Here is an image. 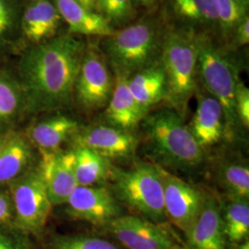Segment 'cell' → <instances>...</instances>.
Wrapping results in <instances>:
<instances>
[{
	"label": "cell",
	"instance_id": "6da1fadb",
	"mask_svg": "<svg viewBox=\"0 0 249 249\" xmlns=\"http://www.w3.org/2000/svg\"><path fill=\"white\" fill-rule=\"evenodd\" d=\"M86 48L85 43L72 34L27 47L17 71L27 114L54 112L71 105Z\"/></svg>",
	"mask_w": 249,
	"mask_h": 249
},
{
	"label": "cell",
	"instance_id": "7a4b0ae2",
	"mask_svg": "<svg viewBox=\"0 0 249 249\" xmlns=\"http://www.w3.org/2000/svg\"><path fill=\"white\" fill-rule=\"evenodd\" d=\"M143 133L148 150L160 162L174 169L195 170L204 162V150L173 108L160 109L143 119Z\"/></svg>",
	"mask_w": 249,
	"mask_h": 249
},
{
	"label": "cell",
	"instance_id": "3957f363",
	"mask_svg": "<svg viewBox=\"0 0 249 249\" xmlns=\"http://www.w3.org/2000/svg\"><path fill=\"white\" fill-rule=\"evenodd\" d=\"M197 64L196 72L205 89L223 108L225 120V138L232 141L240 127L235 112V90L238 69L231 56L206 35H195Z\"/></svg>",
	"mask_w": 249,
	"mask_h": 249
},
{
	"label": "cell",
	"instance_id": "277c9868",
	"mask_svg": "<svg viewBox=\"0 0 249 249\" xmlns=\"http://www.w3.org/2000/svg\"><path fill=\"white\" fill-rule=\"evenodd\" d=\"M109 182V188L120 204L130 208L152 223L164 225L168 222L157 164L140 162L127 170L115 167Z\"/></svg>",
	"mask_w": 249,
	"mask_h": 249
},
{
	"label": "cell",
	"instance_id": "5b68a950",
	"mask_svg": "<svg viewBox=\"0 0 249 249\" xmlns=\"http://www.w3.org/2000/svg\"><path fill=\"white\" fill-rule=\"evenodd\" d=\"M160 64L166 77L167 96L171 108L180 116L196 89V53L195 34L186 31L170 32L161 45Z\"/></svg>",
	"mask_w": 249,
	"mask_h": 249
},
{
	"label": "cell",
	"instance_id": "8992f818",
	"mask_svg": "<svg viewBox=\"0 0 249 249\" xmlns=\"http://www.w3.org/2000/svg\"><path fill=\"white\" fill-rule=\"evenodd\" d=\"M160 44L154 25L142 21L106 37L104 49L114 71L129 77L156 63Z\"/></svg>",
	"mask_w": 249,
	"mask_h": 249
},
{
	"label": "cell",
	"instance_id": "52a82bcc",
	"mask_svg": "<svg viewBox=\"0 0 249 249\" xmlns=\"http://www.w3.org/2000/svg\"><path fill=\"white\" fill-rule=\"evenodd\" d=\"M9 186L14 225L28 234H40L45 229L53 205L39 170H29Z\"/></svg>",
	"mask_w": 249,
	"mask_h": 249
},
{
	"label": "cell",
	"instance_id": "ba28073f",
	"mask_svg": "<svg viewBox=\"0 0 249 249\" xmlns=\"http://www.w3.org/2000/svg\"><path fill=\"white\" fill-rule=\"evenodd\" d=\"M115 79L102 55L86 48L74 84L73 99L83 110L106 108L112 95Z\"/></svg>",
	"mask_w": 249,
	"mask_h": 249
},
{
	"label": "cell",
	"instance_id": "9c48e42d",
	"mask_svg": "<svg viewBox=\"0 0 249 249\" xmlns=\"http://www.w3.org/2000/svg\"><path fill=\"white\" fill-rule=\"evenodd\" d=\"M124 249H177L182 245L164 228L141 216L122 215L104 227Z\"/></svg>",
	"mask_w": 249,
	"mask_h": 249
},
{
	"label": "cell",
	"instance_id": "30bf717a",
	"mask_svg": "<svg viewBox=\"0 0 249 249\" xmlns=\"http://www.w3.org/2000/svg\"><path fill=\"white\" fill-rule=\"evenodd\" d=\"M157 166L162 182L167 221L186 235L201 211L204 193L160 165Z\"/></svg>",
	"mask_w": 249,
	"mask_h": 249
},
{
	"label": "cell",
	"instance_id": "8fae6325",
	"mask_svg": "<svg viewBox=\"0 0 249 249\" xmlns=\"http://www.w3.org/2000/svg\"><path fill=\"white\" fill-rule=\"evenodd\" d=\"M66 213L73 220L105 227L124 215L121 204L109 187H78L67 201Z\"/></svg>",
	"mask_w": 249,
	"mask_h": 249
},
{
	"label": "cell",
	"instance_id": "7c38bea8",
	"mask_svg": "<svg viewBox=\"0 0 249 249\" xmlns=\"http://www.w3.org/2000/svg\"><path fill=\"white\" fill-rule=\"evenodd\" d=\"M38 170L53 206L66 204L79 187L75 175V154L71 151H40Z\"/></svg>",
	"mask_w": 249,
	"mask_h": 249
},
{
	"label": "cell",
	"instance_id": "4fadbf2b",
	"mask_svg": "<svg viewBox=\"0 0 249 249\" xmlns=\"http://www.w3.org/2000/svg\"><path fill=\"white\" fill-rule=\"evenodd\" d=\"M72 141L74 144L87 147L111 161L129 160L133 157L139 144V140L132 131L110 124L80 128Z\"/></svg>",
	"mask_w": 249,
	"mask_h": 249
},
{
	"label": "cell",
	"instance_id": "5bb4252c",
	"mask_svg": "<svg viewBox=\"0 0 249 249\" xmlns=\"http://www.w3.org/2000/svg\"><path fill=\"white\" fill-rule=\"evenodd\" d=\"M186 237L189 249H227L222 209L213 195L204 193L201 211Z\"/></svg>",
	"mask_w": 249,
	"mask_h": 249
},
{
	"label": "cell",
	"instance_id": "9a60e30c",
	"mask_svg": "<svg viewBox=\"0 0 249 249\" xmlns=\"http://www.w3.org/2000/svg\"><path fill=\"white\" fill-rule=\"evenodd\" d=\"M62 18L51 0H32L22 9L21 40L39 45L57 36Z\"/></svg>",
	"mask_w": 249,
	"mask_h": 249
},
{
	"label": "cell",
	"instance_id": "2e32d148",
	"mask_svg": "<svg viewBox=\"0 0 249 249\" xmlns=\"http://www.w3.org/2000/svg\"><path fill=\"white\" fill-rule=\"evenodd\" d=\"M128 76L115 72L112 95L106 107L107 123L120 129L133 131L142 124L148 112L134 98L127 84Z\"/></svg>",
	"mask_w": 249,
	"mask_h": 249
},
{
	"label": "cell",
	"instance_id": "e0dca14e",
	"mask_svg": "<svg viewBox=\"0 0 249 249\" xmlns=\"http://www.w3.org/2000/svg\"><path fill=\"white\" fill-rule=\"evenodd\" d=\"M188 128L203 150L220 142L225 138V120L219 102L210 94H198L196 112Z\"/></svg>",
	"mask_w": 249,
	"mask_h": 249
},
{
	"label": "cell",
	"instance_id": "ac0fdd59",
	"mask_svg": "<svg viewBox=\"0 0 249 249\" xmlns=\"http://www.w3.org/2000/svg\"><path fill=\"white\" fill-rule=\"evenodd\" d=\"M79 123L71 116L55 114L33 124L26 134L39 151H56L79 132Z\"/></svg>",
	"mask_w": 249,
	"mask_h": 249
},
{
	"label": "cell",
	"instance_id": "d6986e66",
	"mask_svg": "<svg viewBox=\"0 0 249 249\" xmlns=\"http://www.w3.org/2000/svg\"><path fill=\"white\" fill-rule=\"evenodd\" d=\"M54 5L72 35L108 37L115 33L103 15L83 7L76 0H54Z\"/></svg>",
	"mask_w": 249,
	"mask_h": 249
},
{
	"label": "cell",
	"instance_id": "ffe728a7",
	"mask_svg": "<svg viewBox=\"0 0 249 249\" xmlns=\"http://www.w3.org/2000/svg\"><path fill=\"white\" fill-rule=\"evenodd\" d=\"M35 147L25 134L12 130L0 153V186H9L29 170L35 160Z\"/></svg>",
	"mask_w": 249,
	"mask_h": 249
},
{
	"label": "cell",
	"instance_id": "44dd1931",
	"mask_svg": "<svg viewBox=\"0 0 249 249\" xmlns=\"http://www.w3.org/2000/svg\"><path fill=\"white\" fill-rule=\"evenodd\" d=\"M128 88L134 98L147 111L167 96V82L160 62L154 63L127 79Z\"/></svg>",
	"mask_w": 249,
	"mask_h": 249
},
{
	"label": "cell",
	"instance_id": "7402d4cb",
	"mask_svg": "<svg viewBox=\"0 0 249 249\" xmlns=\"http://www.w3.org/2000/svg\"><path fill=\"white\" fill-rule=\"evenodd\" d=\"M75 154V175L79 187L103 186L109 182L116 166L112 161L87 147L73 146Z\"/></svg>",
	"mask_w": 249,
	"mask_h": 249
},
{
	"label": "cell",
	"instance_id": "603a6c76",
	"mask_svg": "<svg viewBox=\"0 0 249 249\" xmlns=\"http://www.w3.org/2000/svg\"><path fill=\"white\" fill-rule=\"evenodd\" d=\"M25 113V97L17 75L0 71V133L10 131L9 126Z\"/></svg>",
	"mask_w": 249,
	"mask_h": 249
},
{
	"label": "cell",
	"instance_id": "cb8c5ba5",
	"mask_svg": "<svg viewBox=\"0 0 249 249\" xmlns=\"http://www.w3.org/2000/svg\"><path fill=\"white\" fill-rule=\"evenodd\" d=\"M222 210L223 230L227 242L238 245L249 240V201L244 198L228 197Z\"/></svg>",
	"mask_w": 249,
	"mask_h": 249
},
{
	"label": "cell",
	"instance_id": "d4e9b609",
	"mask_svg": "<svg viewBox=\"0 0 249 249\" xmlns=\"http://www.w3.org/2000/svg\"><path fill=\"white\" fill-rule=\"evenodd\" d=\"M22 7L18 0H0V56L21 41Z\"/></svg>",
	"mask_w": 249,
	"mask_h": 249
},
{
	"label": "cell",
	"instance_id": "484cf974",
	"mask_svg": "<svg viewBox=\"0 0 249 249\" xmlns=\"http://www.w3.org/2000/svg\"><path fill=\"white\" fill-rule=\"evenodd\" d=\"M218 181L228 197H249V164L238 160H224L217 171Z\"/></svg>",
	"mask_w": 249,
	"mask_h": 249
},
{
	"label": "cell",
	"instance_id": "4316f807",
	"mask_svg": "<svg viewBox=\"0 0 249 249\" xmlns=\"http://www.w3.org/2000/svg\"><path fill=\"white\" fill-rule=\"evenodd\" d=\"M173 7L180 18L201 26H218L214 0H173Z\"/></svg>",
	"mask_w": 249,
	"mask_h": 249
},
{
	"label": "cell",
	"instance_id": "83f0119b",
	"mask_svg": "<svg viewBox=\"0 0 249 249\" xmlns=\"http://www.w3.org/2000/svg\"><path fill=\"white\" fill-rule=\"evenodd\" d=\"M46 249H124L116 241L86 233L59 234L50 240Z\"/></svg>",
	"mask_w": 249,
	"mask_h": 249
},
{
	"label": "cell",
	"instance_id": "f1b7e54d",
	"mask_svg": "<svg viewBox=\"0 0 249 249\" xmlns=\"http://www.w3.org/2000/svg\"><path fill=\"white\" fill-rule=\"evenodd\" d=\"M218 26L225 38L231 37L236 27L249 17V0H214Z\"/></svg>",
	"mask_w": 249,
	"mask_h": 249
},
{
	"label": "cell",
	"instance_id": "f546056e",
	"mask_svg": "<svg viewBox=\"0 0 249 249\" xmlns=\"http://www.w3.org/2000/svg\"><path fill=\"white\" fill-rule=\"evenodd\" d=\"M97 11L111 25H123L135 15L132 0H97Z\"/></svg>",
	"mask_w": 249,
	"mask_h": 249
},
{
	"label": "cell",
	"instance_id": "4dcf8cb0",
	"mask_svg": "<svg viewBox=\"0 0 249 249\" xmlns=\"http://www.w3.org/2000/svg\"><path fill=\"white\" fill-rule=\"evenodd\" d=\"M235 112L241 125L247 129L249 127V89L239 81L235 90Z\"/></svg>",
	"mask_w": 249,
	"mask_h": 249
},
{
	"label": "cell",
	"instance_id": "1f68e13d",
	"mask_svg": "<svg viewBox=\"0 0 249 249\" xmlns=\"http://www.w3.org/2000/svg\"><path fill=\"white\" fill-rule=\"evenodd\" d=\"M13 204L9 194L0 191V227L13 222Z\"/></svg>",
	"mask_w": 249,
	"mask_h": 249
},
{
	"label": "cell",
	"instance_id": "d6a6232c",
	"mask_svg": "<svg viewBox=\"0 0 249 249\" xmlns=\"http://www.w3.org/2000/svg\"><path fill=\"white\" fill-rule=\"evenodd\" d=\"M232 42L236 47L249 45V18H245L232 34Z\"/></svg>",
	"mask_w": 249,
	"mask_h": 249
},
{
	"label": "cell",
	"instance_id": "836d02e7",
	"mask_svg": "<svg viewBox=\"0 0 249 249\" xmlns=\"http://www.w3.org/2000/svg\"><path fill=\"white\" fill-rule=\"evenodd\" d=\"M0 249H28L26 246L23 248L21 244L13 238L8 231L0 227Z\"/></svg>",
	"mask_w": 249,
	"mask_h": 249
},
{
	"label": "cell",
	"instance_id": "e575fe53",
	"mask_svg": "<svg viewBox=\"0 0 249 249\" xmlns=\"http://www.w3.org/2000/svg\"><path fill=\"white\" fill-rule=\"evenodd\" d=\"M77 2H79L80 5H82L83 7L90 9L92 11L98 12L97 11V0H76Z\"/></svg>",
	"mask_w": 249,
	"mask_h": 249
},
{
	"label": "cell",
	"instance_id": "d590c367",
	"mask_svg": "<svg viewBox=\"0 0 249 249\" xmlns=\"http://www.w3.org/2000/svg\"><path fill=\"white\" fill-rule=\"evenodd\" d=\"M11 132H12V130L8 131V132H4V133H0V153H1L2 150L4 149L5 145L8 142Z\"/></svg>",
	"mask_w": 249,
	"mask_h": 249
},
{
	"label": "cell",
	"instance_id": "8d00e7d4",
	"mask_svg": "<svg viewBox=\"0 0 249 249\" xmlns=\"http://www.w3.org/2000/svg\"><path fill=\"white\" fill-rule=\"evenodd\" d=\"M133 1L138 4L146 6V7H150L154 3V0H133Z\"/></svg>",
	"mask_w": 249,
	"mask_h": 249
},
{
	"label": "cell",
	"instance_id": "74e56055",
	"mask_svg": "<svg viewBox=\"0 0 249 249\" xmlns=\"http://www.w3.org/2000/svg\"><path fill=\"white\" fill-rule=\"evenodd\" d=\"M233 249H249V240L245 241L241 244H238L235 246V248Z\"/></svg>",
	"mask_w": 249,
	"mask_h": 249
},
{
	"label": "cell",
	"instance_id": "f35d334b",
	"mask_svg": "<svg viewBox=\"0 0 249 249\" xmlns=\"http://www.w3.org/2000/svg\"><path fill=\"white\" fill-rule=\"evenodd\" d=\"M188 249V248H187V246H186V245H185V246H184V245H182V246H181V247H179V248H178V249Z\"/></svg>",
	"mask_w": 249,
	"mask_h": 249
}]
</instances>
